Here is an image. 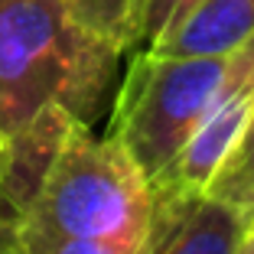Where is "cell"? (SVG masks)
Returning a JSON list of instances; mask_svg holds the SVG:
<instances>
[{
    "label": "cell",
    "instance_id": "obj_1",
    "mask_svg": "<svg viewBox=\"0 0 254 254\" xmlns=\"http://www.w3.org/2000/svg\"><path fill=\"white\" fill-rule=\"evenodd\" d=\"M13 137L10 205L0 251L16 232L140 241L153 218V183L114 137L53 108Z\"/></svg>",
    "mask_w": 254,
    "mask_h": 254
},
{
    "label": "cell",
    "instance_id": "obj_2",
    "mask_svg": "<svg viewBox=\"0 0 254 254\" xmlns=\"http://www.w3.org/2000/svg\"><path fill=\"white\" fill-rule=\"evenodd\" d=\"M121 56L65 0H0V127L20 134L53 108L95 124Z\"/></svg>",
    "mask_w": 254,
    "mask_h": 254
},
{
    "label": "cell",
    "instance_id": "obj_3",
    "mask_svg": "<svg viewBox=\"0 0 254 254\" xmlns=\"http://www.w3.org/2000/svg\"><path fill=\"white\" fill-rule=\"evenodd\" d=\"M232 56H163L140 49L114 95L108 137L157 186L170 176L232 72Z\"/></svg>",
    "mask_w": 254,
    "mask_h": 254
},
{
    "label": "cell",
    "instance_id": "obj_4",
    "mask_svg": "<svg viewBox=\"0 0 254 254\" xmlns=\"http://www.w3.org/2000/svg\"><path fill=\"white\" fill-rule=\"evenodd\" d=\"M251 215L205 192L157 186L147 254H235Z\"/></svg>",
    "mask_w": 254,
    "mask_h": 254
},
{
    "label": "cell",
    "instance_id": "obj_5",
    "mask_svg": "<svg viewBox=\"0 0 254 254\" xmlns=\"http://www.w3.org/2000/svg\"><path fill=\"white\" fill-rule=\"evenodd\" d=\"M254 36V0H199L173 33L147 46L163 56H232Z\"/></svg>",
    "mask_w": 254,
    "mask_h": 254
},
{
    "label": "cell",
    "instance_id": "obj_6",
    "mask_svg": "<svg viewBox=\"0 0 254 254\" xmlns=\"http://www.w3.org/2000/svg\"><path fill=\"white\" fill-rule=\"evenodd\" d=\"M65 7L78 23H85L121 53L140 46V20L147 0H65Z\"/></svg>",
    "mask_w": 254,
    "mask_h": 254
},
{
    "label": "cell",
    "instance_id": "obj_7",
    "mask_svg": "<svg viewBox=\"0 0 254 254\" xmlns=\"http://www.w3.org/2000/svg\"><path fill=\"white\" fill-rule=\"evenodd\" d=\"M202 192L254 215V114L241 130V137L235 140V147L215 166Z\"/></svg>",
    "mask_w": 254,
    "mask_h": 254
},
{
    "label": "cell",
    "instance_id": "obj_8",
    "mask_svg": "<svg viewBox=\"0 0 254 254\" xmlns=\"http://www.w3.org/2000/svg\"><path fill=\"white\" fill-rule=\"evenodd\" d=\"M0 254H147V238H65L46 232H16Z\"/></svg>",
    "mask_w": 254,
    "mask_h": 254
},
{
    "label": "cell",
    "instance_id": "obj_9",
    "mask_svg": "<svg viewBox=\"0 0 254 254\" xmlns=\"http://www.w3.org/2000/svg\"><path fill=\"white\" fill-rule=\"evenodd\" d=\"M195 3L199 0H147L143 20H140V46L137 49H147V46L160 43L166 33H173Z\"/></svg>",
    "mask_w": 254,
    "mask_h": 254
},
{
    "label": "cell",
    "instance_id": "obj_10",
    "mask_svg": "<svg viewBox=\"0 0 254 254\" xmlns=\"http://www.w3.org/2000/svg\"><path fill=\"white\" fill-rule=\"evenodd\" d=\"M10 173H13V137L0 127V238L7 228V205H10Z\"/></svg>",
    "mask_w": 254,
    "mask_h": 254
},
{
    "label": "cell",
    "instance_id": "obj_11",
    "mask_svg": "<svg viewBox=\"0 0 254 254\" xmlns=\"http://www.w3.org/2000/svg\"><path fill=\"white\" fill-rule=\"evenodd\" d=\"M235 254H254V215H251V222H248V228H245V235H241Z\"/></svg>",
    "mask_w": 254,
    "mask_h": 254
}]
</instances>
